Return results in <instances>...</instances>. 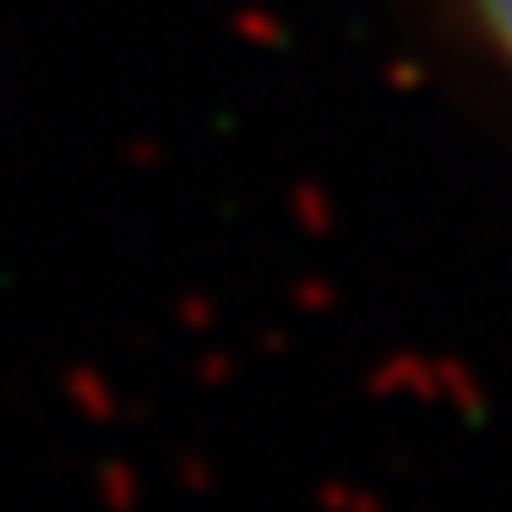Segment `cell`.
I'll list each match as a JSON object with an SVG mask.
<instances>
[{
	"label": "cell",
	"mask_w": 512,
	"mask_h": 512,
	"mask_svg": "<svg viewBox=\"0 0 512 512\" xmlns=\"http://www.w3.org/2000/svg\"><path fill=\"white\" fill-rule=\"evenodd\" d=\"M474 33L485 39V50L502 60V71L512 77V0H463Z\"/></svg>",
	"instance_id": "1"
}]
</instances>
